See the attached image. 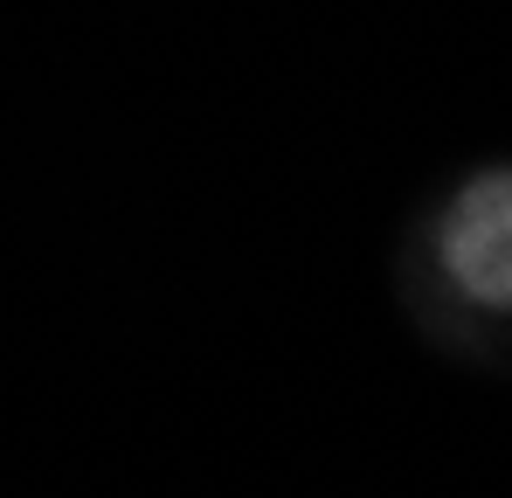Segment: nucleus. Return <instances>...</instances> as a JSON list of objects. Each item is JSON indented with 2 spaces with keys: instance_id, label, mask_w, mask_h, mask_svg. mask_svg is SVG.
Here are the masks:
<instances>
[{
  "instance_id": "obj_1",
  "label": "nucleus",
  "mask_w": 512,
  "mask_h": 498,
  "mask_svg": "<svg viewBox=\"0 0 512 498\" xmlns=\"http://www.w3.org/2000/svg\"><path fill=\"white\" fill-rule=\"evenodd\" d=\"M436 263L471 305L512 312V166L471 180L450 201V215L436 229Z\"/></svg>"
}]
</instances>
